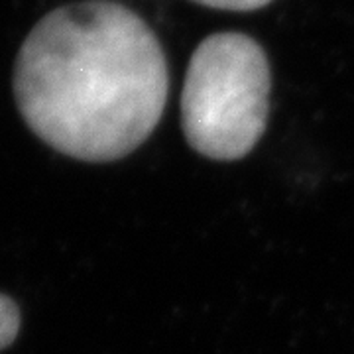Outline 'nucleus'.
I'll list each match as a JSON object with an SVG mask.
<instances>
[{"mask_svg":"<svg viewBox=\"0 0 354 354\" xmlns=\"http://www.w3.org/2000/svg\"><path fill=\"white\" fill-rule=\"evenodd\" d=\"M20 330V309L10 297L0 293V351L10 346Z\"/></svg>","mask_w":354,"mask_h":354,"instance_id":"7ed1b4c3","label":"nucleus"},{"mask_svg":"<svg viewBox=\"0 0 354 354\" xmlns=\"http://www.w3.org/2000/svg\"><path fill=\"white\" fill-rule=\"evenodd\" d=\"M207 8L215 10H230V12H252L268 6L272 0H193Z\"/></svg>","mask_w":354,"mask_h":354,"instance_id":"20e7f679","label":"nucleus"},{"mask_svg":"<svg viewBox=\"0 0 354 354\" xmlns=\"http://www.w3.org/2000/svg\"><path fill=\"white\" fill-rule=\"evenodd\" d=\"M167 91L158 36L111 0L44 16L14 69L26 124L53 150L83 162H114L142 146L164 114Z\"/></svg>","mask_w":354,"mask_h":354,"instance_id":"f257e3e1","label":"nucleus"},{"mask_svg":"<svg viewBox=\"0 0 354 354\" xmlns=\"http://www.w3.org/2000/svg\"><path fill=\"white\" fill-rule=\"evenodd\" d=\"M270 91V62L256 39L241 32L203 39L181 93V124L191 148L218 162L252 152L268 124Z\"/></svg>","mask_w":354,"mask_h":354,"instance_id":"f03ea898","label":"nucleus"}]
</instances>
